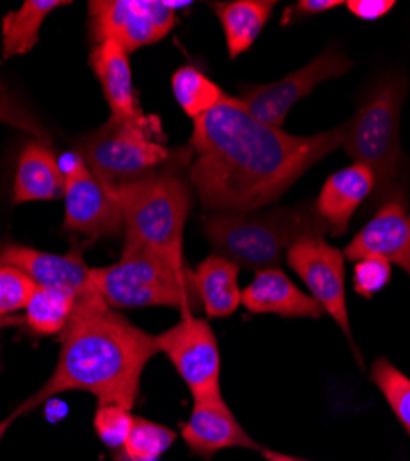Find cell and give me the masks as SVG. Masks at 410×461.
Listing matches in <instances>:
<instances>
[{
	"instance_id": "6da1fadb",
	"label": "cell",
	"mask_w": 410,
	"mask_h": 461,
	"mask_svg": "<svg viewBox=\"0 0 410 461\" xmlns=\"http://www.w3.org/2000/svg\"><path fill=\"white\" fill-rule=\"evenodd\" d=\"M344 126L296 137L257 121L226 95L195 121L191 185L213 212H250L278 202L309 168L342 144Z\"/></svg>"
},
{
	"instance_id": "7a4b0ae2",
	"label": "cell",
	"mask_w": 410,
	"mask_h": 461,
	"mask_svg": "<svg viewBox=\"0 0 410 461\" xmlns=\"http://www.w3.org/2000/svg\"><path fill=\"white\" fill-rule=\"evenodd\" d=\"M59 343L54 373L40 392L19 406V415L72 390L95 395L100 404L132 410L141 375L159 353L156 336L111 309L93 286L78 294Z\"/></svg>"
},
{
	"instance_id": "3957f363",
	"label": "cell",
	"mask_w": 410,
	"mask_h": 461,
	"mask_svg": "<svg viewBox=\"0 0 410 461\" xmlns=\"http://www.w3.org/2000/svg\"><path fill=\"white\" fill-rule=\"evenodd\" d=\"M204 233L216 255L259 272L278 267L297 240L323 239L329 229L314 205H300L265 212H214L204 220Z\"/></svg>"
},
{
	"instance_id": "277c9868",
	"label": "cell",
	"mask_w": 410,
	"mask_h": 461,
	"mask_svg": "<svg viewBox=\"0 0 410 461\" xmlns=\"http://www.w3.org/2000/svg\"><path fill=\"white\" fill-rule=\"evenodd\" d=\"M408 84L405 78L381 80L344 126L342 148L353 163L366 167L376 179L374 202L405 203V153L399 142L401 107Z\"/></svg>"
},
{
	"instance_id": "5b68a950",
	"label": "cell",
	"mask_w": 410,
	"mask_h": 461,
	"mask_svg": "<svg viewBox=\"0 0 410 461\" xmlns=\"http://www.w3.org/2000/svg\"><path fill=\"white\" fill-rule=\"evenodd\" d=\"M89 283L111 309L170 306L193 314L202 306L195 270L135 246L124 244L115 264L91 267Z\"/></svg>"
},
{
	"instance_id": "8992f818",
	"label": "cell",
	"mask_w": 410,
	"mask_h": 461,
	"mask_svg": "<svg viewBox=\"0 0 410 461\" xmlns=\"http://www.w3.org/2000/svg\"><path fill=\"white\" fill-rule=\"evenodd\" d=\"M126 246L152 251L176 266L183 260V227L193 207L189 183L170 170L150 172L117 190Z\"/></svg>"
},
{
	"instance_id": "52a82bcc",
	"label": "cell",
	"mask_w": 410,
	"mask_h": 461,
	"mask_svg": "<svg viewBox=\"0 0 410 461\" xmlns=\"http://www.w3.org/2000/svg\"><path fill=\"white\" fill-rule=\"evenodd\" d=\"M77 153L96 179L114 190L154 172L170 158L154 137L114 119L84 137Z\"/></svg>"
},
{
	"instance_id": "ba28073f",
	"label": "cell",
	"mask_w": 410,
	"mask_h": 461,
	"mask_svg": "<svg viewBox=\"0 0 410 461\" xmlns=\"http://www.w3.org/2000/svg\"><path fill=\"white\" fill-rule=\"evenodd\" d=\"M87 12L91 40L114 41L128 54L161 41L176 24L165 0H93Z\"/></svg>"
},
{
	"instance_id": "9c48e42d",
	"label": "cell",
	"mask_w": 410,
	"mask_h": 461,
	"mask_svg": "<svg viewBox=\"0 0 410 461\" xmlns=\"http://www.w3.org/2000/svg\"><path fill=\"white\" fill-rule=\"evenodd\" d=\"M159 353H165L178 375L187 384L193 399L218 395L220 392V351L211 325L195 314L183 318L156 336Z\"/></svg>"
},
{
	"instance_id": "30bf717a",
	"label": "cell",
	"mask_w": 410,
	"mask_h": 461,
	"mask_svg": "<svg viewBox=\"0 0 410 461\" xmlns=\"http://www.w3.org/2000/svg\"><path fill=\"white\" fill-rule=\"evenodd\" d=\"M65 174L63 229L82 233L91 240L117 235L124 229V211L117 190L105 186L87 168L77 151Z\"/></svg>"
},
{
	"instance_id": "8fae6325",
	"label": "cell",
	"mask_w": 410,
	"mask_h": 461,
	"mask_svg": "<svg viewBox=\"0 0 410 461\" xmlns=\"http://www.w3.org/2000/svg\"><path fill=\"white\" fill-rule=\"evenodd\" d=\"M351 67L353 63L341 50L325 49L305 67L287 74L274 84L242 87L239 100L257 121L281 128L296 102L311 95L322 82L346 74Z\"/></svg>"
},
{
	"instance_id": "7c38bea8",
	"label": "cell",
	"mask_w": 410,
	"mask_h": 461,
	"mask_svg": "<svg viewBox=\"0 0 410 461\" xmlns=\"http://www.w3.org/2000/svg\"><path fill=\"white\" fill-rule=\"evenodd\" d=\"M344 253L323 239L297 240L287 253V262L300 276L311 297L351 339L350 314L346 304Z\"/></svg>"
},
{
	"instance_id": "4fadbf2b",
	"label": "cell",
	"mask_w": 410,
	"mask_h": 461,
	"mask_svg": "<svg viewBox=\"0 0 410 461\" xmlns=\"http://www.w3.org/2000/svg\"><path fill=\"white\" fill-rule=\"evenodd\" d=\"M128 56L130 54L121 45L114 41H104L95 45L89 59L104 91L105 102L111 109V119L154 137L159 128L150 121L148 114L142 113L139 105Z\"/></svg>"
},
{
	"instance_id": "5bb4252c",
	"label": "cell",
	"mask_w": 410,
	"mask_h": 461,
	"mask_svg": "<svg viewBox=\"0 0 410 461\" xmlns=\"http://www.w3.org/2000/svg\"><path fill=\"white\" fill-rule=\"evenodd\" d=\"M181 436L195 454L205 459L226 448H259L239 425L222 393L195 399L193 411L181 429Z\"/></svg>"
},
{
	"instance_id": "9a60e30c",
	"label": "cell",
	"mask_w": 410,
	"mask_h": 461,
	"mask_svg": "<svg viewBox=\"0 0 410 461\" xmlns=\"http://www.w3.org/2000/svg\"><path fill=\"white\" fill-rule=\"evenodd\" d=\"M344 257L355 262L366 257H381L403 267L410 277V221L405 214V203L392 200L378 207L376 214L348 244Z\"/></svg>"
},
{
	"instance_id": "2e32d148",
	"label": "cell",
	"mask_w": 410,
	"mask_h": 461,
	"mask_svg": "<svg viewBox=\"0 0 410 461\" xmlns=\"http://www.w3.org/2000/svg\"><path fill=\"white\" fill-rule=\"evenodd\" d=\"M0 264L17 267L37 286L67 288L77 294L91 286V267L84 262L80 253L56 255L19 244H5L0 246Z\"/></svg>"
},
{
	"instance_id": "e0dca14e",
	"label": "cell",
	"mask_w": 410,
	"mask_h": 461,
	"mask_svg": "<svg viewBox=\"0 0 410 461\" xmlns=\"http://www.w3.org/2000/svg\"><path fill=\"white\" fill-rule=\"evenodd\" d=\"M242 304L251 314H276L281 318H313L323 314L322 306L297 288L281 267L259 270L242 290Z\"/></svg>"
},
{
	"instance_id": "ac0fdd59",
	"label": "cell",
	"mask_w": 410,
	"mask_h": 461,
	"mask_svg": "<svg viewBox=\"0 0 410 461\" xmlns=\"http://www.w3.org/2000/svg\"><path fill=\"white\" fill-rule=\"evenodd\" d=\"M374 188V174L357 163L334 172L323 183L314 211L333 237L346 233L351 216L368 200Z\"/></svg>"
},
{
	"instance_id": "d6986e66",
	"label": "cell",
	"mask_w": 410,
	"mask_h": 461,
	"mask_svg": "<svg viewBox=\"0 0 410 461\" xmlns=\"http://www.w3.org/2000/svg\"><path fill=\"white\" fill-rule=\"evenodd\" d=\"M65 196V174L54 153L41 142H28L17 163L14 205L52 202Z\"/></svg>"
},
{
	"instance_id": "ffe728a7",
	"label": "cell",
	"mask_w": 410,
	"mask_h": 461,
	"mask_svg": "<svg viewBox=\"0 0 410 461\" xmlns=\"http://www.w3.org/2000/svg\"><path fill=\"white\" fill-rule=\"evenodd\" d=\"M241 267L220 255H211L195 270L200 303L209 318H228L242 304L239 288Z\"/></svg>"
},
{
	"instance_id": "44dd1931",
	"label": "cell",
	"mask_w": 410,
	"mask_h": 461,
	"mask_svg": "<svg viewBox=\"0 0 410 461\" xmlns=\"http://www.w3.org/2000/svg\"><path fill=\"white\" fill-rule=\"evenodd\" d=\"M274 8V0H233V3L214 5L232 59L251 49Z\"/></svg>"
},
{
	"instance_id": "7402d4cb",
	"label": "cell",
	"mask_w": 410,
	"mask_h": 461,
	"mask_svg": "<svg viewBox=\"0 0 410 461\" xmlns=\"http://www.w3.org/2000/svg\"><path fill=\"white\" fill-rule=\"evenodd\" d=\"M67 0H26L3 19V59L28 54L40 41L45 19L58 8L68 6Z\"/></svg>"
},
{
	"instance_id": "603a6c76",
	"label": "cell",
	"mask_w": 410,
	"mask_h": 461,
	"mask_svg": "<svg viewBox=\"0 0 410 461\" xmlns=\"http://www.w3.org/2000/svg\"><path fill=\"white\" fill-rule=\"evenodd\" d=\"M77 299L78 294L67 288L37 286L24 309L30 330L40 336L61 334L77 306Z\"/></svg>"
},
{
	"instance_id": "cb8c5ba5",
	"label": "cell",
	"mask_w": 410,
	"mask_h": 461,
	"mask_svg": "<svg viewBox=\"0 0 410 461\" xmlns=\"http://www.w3.org/2000/svg\"><path fill=\"white\" fill-rule=\"evenodd\" d=\"M172 93L183 113L196 121L226 96L213 80L196 67L185 65L172 74Z\"/></svg>"
},
{
	"instance_id": "d4e9b609",
	"label": "cell",
	"mask_w": 410,
	"mask_h": 461,
	"mask_svg": "<svg viewBox=\"0 0 410 461\" xmlns=\"http://www.w3.org/2000/svg\"><path fill=\"white\" fill-rule=\"evenodd\" d=\"M176 441V432L150 419L135 417L123 447L130 461H158Z\"/></svg>"
},
{
	"instance_id": "484cf974",
	"label": "cell",
	"mask_w": 410,
	"mask_h": 461,
	"mask_svg": "<svg viewBox=\"0 0 410 461\" xmlns=\"http://www.w3.org/2000/svg\"><path fill=\"white\" fill-rule=\"evenodd\" d=\"M369 378L379 388L394 415L410 438V378L387 358H379L369 369Z\"/></svg>"
},
{
	"instance_id": "4316f807",
	"label": "cell",
	"mask_w": 410,
	"mask_h": 461,
	"mask_svg": "<svg viewBox=\"0 0 410 461\" xmlns=\"http://www.w3.org/2000/svg\"><path fill=\"white\" fill-rule=\"evenodd\" d=\"M133 419L132 410L117 404H100L95 413V430L98 439L107 448L123 450L133 427Z\"/></svg>"
},
{
	"instance_id": "83f0119b",
	"label": "cell",
	"mask_w": 410,
	"mask_h": 461,
	"mask_svg": "<svg viewBox=\"0 0 410 461\" xmlns=\"http://www.w3.org/2000/svg\"><path fill=\"white\" fill-rule=\"evenodd\" d=\"M37 285L14 266L0 264V318L26 309Z\"/></svg>"
},
{
	"instance_id": "f1b7e54d",
	"label": "cell",
	"mask_w": 410,
	"mask_h": 461,
	"mask_svg": "<svg viewBox=\"0 0 410 461\" xmlns=\"http://www.w3.org/2000/svg\"><path fill=\"white\" fill-rule=\"evenodd\" d=\"M392 277V264L381 257H366L355 262L353 288L362 297H374L379 294Z\"/></svg>"
},
{
	"instance_id": "f546056e",
	"label": "cell",
	"mask_w": 410,
	"mask_h": 461,
	"mask_svg": "<svg viewBox=\"0 0 410 461\" xmlns=\"http://www.w3.org/2000/svg\"><path fill=\"white\" fill-rule=\"evenodd\" d=\"M339 6H342L341 0H300V3H296L285 10L281 24L288 26L290 23L304 21L307 17L320 15L323 12H329V10L339 8Z\"/></svg>"
},
{
	"instance_id": "4dcf8cb0",
	"label": "cell",
	"mask_w": 410,
	"mask_h": 461,
	"mask_svg": "<svg viewBox=\"0 0 410 461\" xmlns=\"http://www.w3.org/2000/svg\"><path fill=\"white\" fill-rule=\"evenodd\" d=\"M351 15L362 21H378L385 17L394 6V0H350L346 3Z\"/></svg>"
},
{
	"instance_id": "1f68e13d",
	"label": "cell",
	"mask_w": 410,
	"mask_h": 461,
	"mask_svg": "<svg viewBox=\"0 0 410 461\" xmlns=\"http://www.w3.org/2000/svg\"><path fill=\"white\" fill-rule=\"evenodd\" d=\"M263 456L267 457V461H307V459L296 457V456H288V454H281V452L270 450V448H265V450H263Z\"/></svg>"
},
{
	"instance_id": "d6a6232c",
	"label": "cell",
	"mask_w": 410,
	"mask_h": 461,
	"mask_svg": "<svg viewBox=\"0 0 410 461\" xmlns=\"http://www.w3.org/2000/svg\"><path fill=\"white\" fill-rule=\"evenodd\" d=\"M49 402V401H47ZM47 406V415H49V419H52V420H56V413H58V417L61 419L65 413H67V406L61 402V401H52L50 399V402L49 404H45Z\"/></svg>"
},
{
	"instance_id": "836d02e7",
	"label": "cell",
	"mask_w": 410,
	"mask_h": 461,
	"mask_svg": "<svg viewBox=\"0 0 410 461\" xmlns=\"http://www.w3.org/2000/svg\"><path fill=\"white\" fill-rule=\"evenodd\" d=\"M17 417H19V411H14L12 415H8L3 422H0V439L5 438V434H6V432H8V429L14 425Z\"/></svg>"
},
{
	"instance_id": "e575fe53",
	"label": "cell",
	"mask_w": 410,
	"mask_h": 461,
	"mask_svg": "<svg viewBox=\"0 0 410 461\" xmlns=\"http://www.w3.org/2000/svg\"><path fill=\"white\" fill-rule=\"evenodd\" d=\"M165 5L170 8V10H179V8H189V6H193L191 3H170V0H165Z\"/></svg>"
},
{
	"instance_id": "d590c367",
	"label": "cell",
	"mask_w": 410,
	"mask_h": 461,
	"mask_svg": "<svg viewBox=\"0 0 410 461\" xmlns=\"http://www.w3.org/2000/svg\"><path fill=\"white\" fill-rule=\"evenodd\" d=\"M408 221H410V214H408Z\"/></svg>"
},
{
	"instance_id": "8d00e7d4",
	"label": "cell",
	"mask_w": 410,
	"mask_h": 461,
	"mask_svg": "<svg viewBox=\"0 0 410 461\" xmlns=\"http://www.w3.org/2000/svg\"><path fill=\"white\" fill-rule=\"evenodd\" d=\"M0 89H3V86H0Z\"/></svg>"
}]
</instances>
